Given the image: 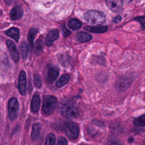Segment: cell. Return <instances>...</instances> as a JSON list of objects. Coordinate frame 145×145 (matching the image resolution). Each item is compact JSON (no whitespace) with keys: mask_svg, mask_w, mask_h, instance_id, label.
<instances>
[{"mask_svg":"<svg viewBox=\"0 0 145 145\" xmlns=\"http://www.w3.org/2000/svg\"><path fill=\"white\" fill-rule=\"evenodd\" d=\"M76 37L79 42H86L91 40L92 36L84 32H79L76 33Z\"/></svg>","mask_w":145,"mask_h":145,"instance_id":"2e32d148","label":"cell"},{"mask_svg":"<svg viewBox=\"0 0 145 145\" xmlns=\"http://www.w3.org/2000/svg\"><path fill=\"white\" fill-rule=\"evenodd\" d=\"M121 19H122L121 16L120 15H118V16H117L116 17H115L114 18L113 22L114 23H118V22H120L121 20Z\"/></svg>","mask_w":145,"mask_h":145,"instance_id":"f546056e","label":"cell"},{"mask_svg":"<svg viewBox=\"0 0 145 145\" xmlns=\"http://www.w3.org/2000/svg\"><path fill=\"white\" fill-rule=\"evenodd\" d=\"M80 145H84V144H80Z\"/></svg>","mask_w":145,"mask_h":145,"instance_id":"836d02e7","label":"cell"},{"mask_svg":"<svg viewBox=\"0 0 145 145\" xmlns=\"http://www.w3.org/2000/svg\"><path fill=\"white\" fill-rule=\"evenodd\" d=\"M56 142V136L53 133H49L47 135L45 145H54Z\"/></svg>","mask_w":145,"mask_h":145,"instance_id":"603a6c76","label":"cell"},{"mask_svg":"<svg viewBox=\"0 0 145 145\" xmlns=\"http://www.w3.org/2000/svg\"><path fill=\"white\" fill-rule=\"evenodd\" d=\"M107 145H123V144L117 138H112L109 139L106 143Z\"/></svg>","mask_w":145,"mask_h":145,"instance_id":"d4e9b609","label":"cell"},{"mask_svg":"<svg viewBox=\"0 0 145 145\" xmlns=\"http://www.w3.org/2000/svg\"><path fill=\"white\" fill-rule=\"evenodd\" d=\"M134 124L137 126L145 127V114L136 118L134 120Z\"/></svg>","mask_w":145,"mask_h":145,"instance_id":"7402d4cb","label":"cell"},{"mask_svg":"<svg viewBox=\"0 0 145 145\" xmlns=\"http://www.w3.org/2000/svg\"><path fill=\"white\" fill-rule=\"evenodd\" d=\"M45 79L46 82L49 83H53L57 78L59 75V70L56 66L49 64L45 68Z\"/></svg>","mask_w":145,"mask_h":145,"instance_id":"5b68a950","label":"cell"},{"mask_svg":"<svg viewBox=\"0 0 145 145\" xmlns=\"http://www.w3.org/2000/svg\"><path fill=\"white\" fill-rule=\"evenodd\" d=\"M6 44L7 45L8 49L10 51L12 59L15 62H18L19 59V55L18 50L15 44L12 41L10 40H7L6 41Z\"/></svg>","mask_w":145,"mask_h":145,"instance_id":"52a82bcc","label":"cell"},{"mask_svg":"<svg viewBox=\"0 0 145 145\" xmlns=\"http://www.w3.org/2000/svg\"><path fill=\"white\" fill-rule=\"evenodd\" d=\"M106 3L108 8L114 12H118L122 7V0H106Z\"/></svg>","mask_w":145,"mask_h":145,"instance_id":"30bf717a","label":"cell"},{"mask_svg":"<svg viewBox=\"0 0 145 145\" xmlns=\"http://www.w3.org/2000/svg\"><path fill=\"white\" fill-rule=\"evenodd\" d=\"M62 28L63 31V35L65 37H67L71 35V32L69 30H68L65 25H63L62 27Z\"/></svg>","mask_w":145,"mask_h":145,"instance_id":"83f0119b","label":"cell"},{"mask_svg":"<svg viewBox=\"0 0 145 145\" xmlns=\"http://www.w3.org/2000/svg\"><path fill=\"white\" fill-rule=\"evenodd\" d=\"M23 14L22 8L18 6H15L11 10L10 13V16L13 20H17L20 19Z\"/></svg>","mask_w":145,"mask_h":145,"instance_id":"4fadbf2b","label":"cell"},{"mask_svg":"<svg viewBox=\"0 0 145 145\" xmlns=\"http://www.w3.org/2000/svg\"><path fill=\"white\" fill-rule=\"evenodd\" d=\"M134 141V139L133 138H130L129 139H128V142H129V143H131V142H133Z\"/></svg>","mask_w":145,"mask_h":145,"instance_id":"1f68e13d","label":"cell"},{"mask_svg":"<svg viewBox=\"0 0 145 145\" xmlns=\"http://www.w3.org/2000/svg\"><path fill=\"white\" fill-rule=\"evenodd\" d=\"M132 78L128 76H123L120 78L117 83V88L119 91H125L131 84Z\"/></svg>","mask_w":145,"mask_h":145,"instance_id":"ba28073f","label":"cell"},{"mask_svg":"<svg viewBox=\"0 0 145 145\" xmlns=\"http://www.w3.org/2000/svg\"><path fill=\"white\" fill-rule=\"evenodd\" d=\"M27 78L25 72L24 71H21L19 74L18 81V89L22 95H24L26 91Z\"/></svg>","mask_w":145,"mask_h":145,"instance_id":"8fae6325","label":"cell"},{"mask_svg":"<svg viewBox=\"0 0 145 145\" xmlns=\"http://www.w3.org/2000/svg\"><path fill=\"white\" fill-rule=\"evenodd\" d=\"M84 29L89 32L92 33H102L105 32L108 28L106 26H102V27H91V26H86L84 27Z\"/></svg>","mask_w":145,"mask_h":145,"instance_id":"9a60e30c","label":"cell"},{"mask_svg":"<svg viewBox=\"0 0 145 145\" xmlns=\"http://www.w3.org/2000/svg\"><path fill=\"white\" fill-rule=\"evenodd\" d=\"M5 33L8 36L15 40L16 42L19 41L20 34H19V29L18 28H16V27L10 28L5 31Z\"/></svg>","mask_w":145,"mask_h":145,"instance_id":"5bb4252c","label":"cell"},{"mask_svg":"<svg viewBox=\"0 0 145 145\" xmlns=\"http://www.w3.org/2000/svg\"><path fill=\"white\" fill-rule=\"evenodd\" d=\"M8 116L11 121L15 120L17 117L18 111V100L14 97H11L8 103Z\"/></svg>","mask_w":145,"mask_h":145,"instance_id":"8992f818","label":"cell"},{"mask_svg":"<svg viewBox=\"0 0 145 145\" xmlns=\"http://www.w3.org/2000/svg\"><path fill=\"white\" fill-rule=\"evenodd\" d=\"M64 131L66 135L71 139H76L79 134L78 125L73 122H68L65 124Z\"/></svg>","mask_w":145,"mask_h":145,"instance_id":"277c9868","label":"cell"},{"mask_svg":"<svg viewBox=\"0 0 145 145\" xmlns=\"http://www.w3.org/2000/svg\"><path fill=\"white\" fill-rule=\"evenodd\" d=\"M36 49L39 50H41V49H42V40L41 39H39L36 42Z\"/></svg>","mask_w":145,"mask_h":145,"instance_id":"f1b7e54d","label":"cell"},{"mask_svg":"<svg viewBox=\"0 0 145 145\" xmlns=\"http://www.w3.org/2000/svg\"><path fill=\"white\" fill-rule=\"evenodd\" d=\"M67 141L65 138L61 137L58 138L57 145H67Z\"/></svg>","mask_w":145,"mask_h":145,"instance_id":"4316f807","label":"cell"},{"mask_svg":"<svg viewBox=\"0 0 145 145\" xmlns=\"http://www.w3.org/2000/svg\"><path fill=\"white\" fill-rule=\"evenodd\" d=\"M33 79L35 87L37 88H40L42 86V81L40 76L37 74H35L33 76Z\"/></svg>","mask_w":145,"mask_h":145,"instance_id":"cb8c5ba5","label":"cell"},{"mask_svg":"<svg viewBox=\"0 0 145 145\" xmlns=\"http://www.w3.org/2000/svg\"><path fill=\"white\" fill-rule=\"evenodd\" d=\"M69 27L72 30H76L82 27V23L78 19H72L68 23Z\"/></svg>","mask_w":145,"mask_h":145,"instance_id":"ffe728a7","label":"cell"},{"mask_svg":"<svg viewBox=\"0 0 145 145\" xmlns=\"http://www.w3.org/2000/svg\"><path fill=\"white\" fill-rule=\"evenodd\" d=\"M70 78V75L68 74L62 75L56 82V87L58 88L63 87L69 82Z\"/></svg>","mask_w":145,"mask_h":145,"instance_id":"e0dca14e","label":"cell"},{"mask_svg":"<svg viewBox=\"0 0 145 145\" xmlns=\"http://www.w3.org/2000/svg\"><path fill=\"white\" fill-rule=\"evenodd\" d=\"M37 32H38V29L35 28H31L28 32V33L27 35V38H28V41L29 42V44L31 47H33V46L34 39H35L36 34Z\"/></svg>","mask_w":145,"mask_h":145,"instance_id":"d6986e66","label":"cell"},{"mask_svg":"<svg viewBox=\"0 0 145 145\" xmlns=\"http://www.w3.org/2000/svg\"><path fill=\"white\" fill-rule=\"evenodd\" d=\"M144 145H145V143H144Z\"/></svg>","mask_w":145,"mask_h":145,"instance_id":"d6a6232c","label":"cell"},{"mask_svg":"<svg viewBox=\"0 0 145 145\" xmlns=\"http://www.w3.org/2000/svg\"><path fill=\"white\" fill-rule=\"evenodd\" d=\"M41 100L40 96L37 94H35L32 99L31 103V109L33 113H36L39 111L40 106Z\"/></svg>","mask_w":145,"mask_h":145,"instance_id":"7c38bea8","label":"cell"},{"mask_svg":"<svg viewBox=\"0 0 145 145\" xmlns=\"http://www.w3.org/2000/svg\"><path fill=\"white\" fill-rule=\"evenodd\" d=\"M84 20L91 25H102L106 20L105 14L99 11L89 10L84 15Z\"/></svg>","mask_w":145,"mask_h":145,"instance_id":"6da1fadb","label":"cell"},{"mask_svg":"<svg viewBox=\"0 0 145 145\" xmlns=\"http://www.w3.org/2000/svg\"><path fill=\"white\" fill-rule=\"evenodd\" d=\"M57 99L56 97L52 95H46L44 97L42 103V111L46 114H52L56 106Z\"/></svg>","mask_w":145,"mask_h":145,"instance_id":"7a4b0ae2","label":"cell"},{"mask_svg":"<svg viewBox=\"0 0 145 145\" xmlns=\"http://www.w3.org/2000/svg\"><path fill=\"white\" fill-rule=\"evenodd\" d=\"M20 50L21 55L23 58L25 59L27 58V56L28 55V46L25 42H22L20 45Z\"/></svg>","mask_w":145,"mask_h":145,"instance_id":"44dd1931","label":"cell"},{"mask_svg":"<svg viewBox=\"0 0 145 145\" xmlns=\"http://www.w3.org/2000/svg\"><path fill=\"white\" fill-rule=\"evenodd\" d=\"M41 125L40 123H35L33 126H32V133H31V138L33 140H35L39 135L41 131Z\"/></svg>","mask_w":145,"mask_h":145,"instance_id":"ac0fdd59","label":"cell"},{"mask_svg":"<svg viewBox=\"0 0 145 145\" xmlns=\"http://www.w3.org/2000/svg\"><path fill=\"white\" fill-rule=\"evenodd\" d=\"M133 0H122V2H124V3H130Z\"/></svg>","mask_w":145,"mask_h":145,"instance_id":"4dcf8cb0","label":"cell"},{"mask_svg":"<svg viewBox=\"0 0 145 145\" xmlns=\"http://www.w3.org/2000/svg\"><path fill=\"white\" fill-rule=\"evenodd\" d=\"M61 113L67 118H76L79 114V110L74 104L67 103L63 106Z\"/></svg>","mask_w":145,"mask_h":145,"instance_id":"3957f363","label":"cell"},{"mask_svg":"<svg viewBox=\"0 0 145 145\" xmlns=\"http://www.w3.org/2000/svg\"><path fill=\"white\" fill-rule=\"evenodd\" d=\"M59 36V31L57 29H53L50 30L46 35L45 40V44L46 46H51L54 41L56 40Z\"/></svg>","mask_w":145,"mask_h":145,"instance_id":"9c48e42d","label":"cell"},{"mask_svg":"<svg viewBox=\"0 0 145 145\" xmlns=\"http://www.w3.org/2000/svg\"><path fill=\"white\" fill-rule=\"evenodd\" d=\"M134 20L138 21L140 23L142 26V28L145 30V16H138L134 18Z\"/></svg>","mask_w":145,"mask_h":145,"instance_id":"484cf974","label":"cell"}]
</instances>
